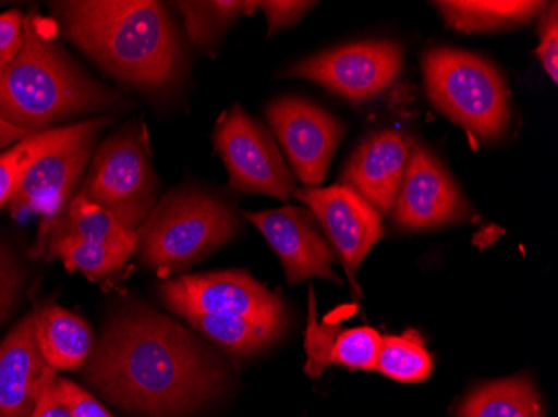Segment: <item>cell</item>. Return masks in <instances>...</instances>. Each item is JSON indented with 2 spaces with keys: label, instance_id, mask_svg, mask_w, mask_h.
<instances>
[{
  "label": "cell",
  "instance_id": "6da1fadb",
  "mask_svg": "<svg viewBox=\"0 0 558 417\" xmlns=\"http://www.w3.org/2000/svg\"><path fill=\"white\" fill-rule=\"evenodd\" d=\"M84 378L128 413L178 417L218 396L228 372L186 328L144 307H130L106 326Z\"/></svg>",
  "mask_w": 558,
  "mask_h": 417
},
{
  "label": "cell",
  "instance_id": "7a4b0ae2",
  "mask_svg": "<svg viewBox=\"0 0 558 417\" xmlns=\"http://www.w3.org/2000/svg\"><path fill=\"white\" fill-rule=\"evenodd\" d=\"M65 37L122 83L162 90L178 81L181 49L165 5L150 0L59 2Z\"/></svg>",
  "mask_w": 558,
  "mask_h": 417
},
{
  "label": "cell",
  "instance_id": "3957f363",
  "mask_svg": "<svg viewBox=\"0 0 558 417\" xmlns=\"http://www.w3.org/2000/svg\"><path fill=\"white\" fill-rule=\"evenodd\" d=\"M116 100L112 90L71 61L43 19L25 15L21 52L0 69V118L43 133L74 115L109 108Z\"/></svg>",
  "mask_w": 558,
  "mask_h": 417
},
{
  "label": "cell",
  "instance_id": "277c9868",
  "mask_svg": "<svg viewBox=\"0 0 558 417\" xmlns=\"http://www.w3.org/2000/svg\"><path fill=\"white\" fill-rule=\"evenodd\" d=\"M426 93L472 139H497L510 121L509 90L492 62L463 50L438 47L423 58Z\"/></svg>",
  "mask_w": 558,
  "mask_h": 417
},
{
  "label": "cell",
  "instance_id": "5b68a950",
  "mask_svg": "<svg viewBox=\"0 0 558 417\" xmlns=\"http://www.w3.org/2000/svg\"><path fill=\"white\" fill-rule=\"evenodd\" d=\"M238 219L230 206L208 194H168L137 229L141 259L149 268L186 269L230 243Z\"/></svg>",
  "mask_w": 558,
  "mask_h": 417
},
{
  "label": "cell",
  "instance_id": "8992f818",
  "mask_svg": "<svg viewBox=\"0 0 558 417\" xmlns=\"http://www.w3.org/2000/svg\"><path fill=\"white\" fill-rule=\"evenodd\" d=\"M80 194L130 231L146 222L155 209L158 177L143 125H125L97 147Z\"/></svg>",
  "mask_w": 558,
  "mask_h": 417
},
{
  "label": "cell",
  "instance_id": "52a82bcc",
  "mask_svg": "<svg viewBox=\"0 0 558 417\" xmlns=\"http://www.w3.org/2000/svg\"><path fill=\"white\" fill-rule=\"evenodd\" d=\"M108 119L80 122L75 133L64 143L44 152L27 168L9 203L14 218L40 216L39 236L65 211L72 194L89 164L94 146Z\"/></svg>",
  "mask_w": 558,
  "mask_h": 417
},
{
  "label": "cell",
  "instance_id": "ba28073f",
  "mask_svg": "<svg viewBox=\"0 0 558 417\" xmlns=\"http://www.w3.org/2000/svg\"><path fill=\"white\" fill-rule=\"evenodd\" d=\"M175 315L225 316L284 328L283 301L244 271L181 275L161 285Z\"/></svg>",
  "mask_w": 558,
  "mask_h": 417
},
{
  "label": "cell",
  "instance_id": "9c48e42d",
  "mask_svg": "<svg viewBox=\"0 0 558 417\" xmlns=\"http://www.w3.org/2000/svg\"><path fill=\"white\" fill-rule=\"evenodd\" d=\"M216 149L230 172L231 186L241 193L265 194L287 200L293 196V174L268 131L240 106L226 111L216 125Z\"/></svg>",
  "mask_w": 558,
  "mask_h": 417
},
{
  "label": "cell",
  "instance_id": "30bf717a",
  "mask_svg": "<svg viewBox=\"0 0 558 417\" xmlns=\"http://www.w3.org/2000/svg\"><path fill=\"white\" fill-rule=\"evenodd\" d=\"M403 50L395 42H360L304 59L287 72L322 84L353 103L384 93L400 72Z\"/></svg>",
  "mask_w": 558,
  "mask_h": 417
},
{
  "label": "cell",
  "instance_id": "8fae6325",
  "mask_svg": "<svg viewBox=\"0 0 558 417\" xmlns=\"http://www.w3.org/2000/svg\"><path fill=\"white\" fill-rule=\"evenodd\" d=\"M272 133L291 168L306 187L322 184L343 137V125L322 108L300 97H279L266 109Z\"/></svg>",
  "mask_w": 558,
  "mask_h": 417
},
{
  "label": "cell",
  "instance_id": "7c38bea8",
  "mask_svg": "<svg viewBox=\"0 0 558 417\" xmlns=\"http://www.w3.org/2000/svg\"><path fill=\"white\" fill-rule=\"evenodd\" d=\"M325 229L329 243L337 250L354 282L363 260L384 237L381 214L350 186L303 187L293 194Z\"/></svg>",
  "mask_w": 558,
  "mask_h": 417
},
{
  "label": "cell",
  "instance_id": "4fadbf2b",
  "mask_svg": "<svg viewBox=\"0 0 558 417\" xmlns=\"http://www.w3.org/2000/svg\"><path fill=\"white\" fill-rule=\"evenodd\" d=\"M391 211L400 228L423 231L465 221L470 206L434 154L413 146Z\"/></svg>",
  "mask_w": 558,
  "mask_h": 417
},
{
  "label": "cell",
  "instance_id": "5bb4252c",
  "mask_svg": "<svg viewBox=\"0 0 558 417\" xmlns=\"http://www.w3.org/2000/svg\"><path fill=\"white\" fill-rule=\"evenodd\" d=\"M244 218L262 231L283 262L290 284L322 278L341 284L331 271L333 250L319 234L315 216L306 207L287 206L276 211L244 212Z\"/></svg>",
  "mask_w": 558,
  "mask_h": 417
},
{
  "label": "cell",
  "instance_id": "9a60e30c",
  "mask_svg": "<svg viewBox=\"0 0 558 417\" xmlns=\"http://www.w3.org/2000/svg\"><path fill=\"white\" fill-rule=\"evenodd\" d=\"M412 140L397 131L369 136L351 156L343 184L365 197L379 214H388L397 199Z\"/></svg>",
  "mask_w": 558,
  "mask_h": 417
},
{
  "label": "cell",
  "instance_id": "2e32d148",
  "mask_svg": "<svg viewBox=\"0 0 558 417\" xmlns=\"http://www.w3.org/2000/svg\"><path fill=\"white\" fill-rule=\"evenodd\" d=\"M46 369L36 316H27L0 343V417H31Z\"/></svg>",
  "mask_w": 558,
  "mask_h": 417
},
{
  "label": "cell",
  "instance_id": "e0dca14e",
  "mask_svg": "<svg viewBox=\"0 0 558 417\" xmlns=\"http://www.w3.org/2000/svg\"><path fill=\"white\" fill-rule=\"evenodd\" d=\"M381 335L373 328H353L335 334L333 329L319 328L313 319L306 332V372L316 378L329 364L373 371Z\"/></svg>",
  "mask_w": 558,
  "mask_h": 417
},
{
  "label": "cell",
  "instance_id": "ac0fdd59",
  "mask_svg": "<svg viewBox=\"0 0 558 417\" xmlns=\"http://www.w3.org/2000/svg\"><path fill=\"white\" fill-rule=\"evenodd\" d=\"M36 334L40 353L54 371H77L89 359L93 334L89 326L59 306H47L36 312Z\"/></svg>",
  "mask_w": 558,
  "mask_h": 417
},
{
  "label": "cell",
  "instance_id": "d6986e66",
  "mask_svg": "<svg viewBox=\"0 0 558 417\" xmlns=\"http://www.w3.org/2000/svg\"><path fill=\"white\" fill-rule=\"evenodd\" d=\"M435 5L450 27L469 34L510 29V27L526 24L547 8L545 2H526V0H507V2L444 0V2H435Z\"/></svg>",
  "mask_w": 558,
  "mask_h": 417
},
{
  "label": "cell",
  "instance_id": "ffe728a7",
  "mask_svg": "<svg viewBox=\"0 0 558 417\" xmlns=\"http://www.w3.org/2000/svg\"><path fill=\"white\" fill-rule=\"evenodd\" d=\"M457 417H544L537 389L525 376L487 382L454 409Z\"/></svg>",
  "mask_w": 558,
  "mask_h": 417
},
{
  "label": "cell",
  "instance_id": "44dd1931",
  "mask_svg": "<svg viewBox=\"0 0 558 417\" xmlns=\"http://www.w3.org/2000/svg\"><path fill=\"white\" fill-rule=\"evenodd\" d=\"M50 257L61 260L69 272H81L89 279H102L124 268L136 247L86 243L77 237L49 236L44 241Z\"/></svg>",
  "mask_w": 558,
  "mask_h": 417
},
{
  "label": "cell",
  "instance_id": "7402d4cb",
  "mask_svg": "<svg viewBox=\"0 0 558 417\" xmlns=\"http://www.w3.org/2000/svg\"><path fill=\"white\" fill-rule=\"evenodd\" d=\"M184 319L196 331L228 353L236 356H250L275 343L283 328L262 324L243 318H225V316L184 315Z\"/></svg>",
  "mask_w": 558,
  "mask_h": 417
},
{
  "label": "cell",
  "instance_id": "603a6c76",
  "mask_svg": "<svg viewBox=\"0 0 558 417\" xmlns=\"http://www.w3.org/2000/svg\"><path fill=\"white\" fill-rule=\"evenodd\" d=\"M376 371L398 382H422L434 372V359L418 331L381 338Z\"/></svg>",
  "mask_w": 558,
  "mask_h": 417
},
{
  "label": "cell",
  "instance_id": "cb8c5ba5",
  "mask_svg": "<svg viewBox=\"0 0 558 417\" xmlns=\"http://www.w3.org/2000/svg\"><path fill=\"white\" fill-rule=\"evenodd\" d=\"M75 128L77 124L47 128L0 152V209L11 203L27 168L44 152L68 140L75 133Z\"/></svg>",
  "mask_w": 558,
  "mask_h": 417
},
{
  "label": "cell",
  "instance_id": "d4e9b609",
  "mask_svg": "<svg viewBox=\"0 0 558 417\" xmlns=\"http://www.w3.org/2000/svg\"><path fill=\"white\" fill-rule=\"evenodd\" d=\"M175 8L186 22L187 36L199 49H209L221 37L234 19L250 14L255 2H175Z\"/></svg>",
  "mask_w": 558,
  "mask_h": 417
},
{
  "label": "cell",
  "instance_id": "484cf974",
  "mask_svg": "<svg viewBox=\"0 0 558 417\" xmlns=\"http://www.w3.org/2000/svg\"><path fill=\"white\" fill-rule=\"evenodd\" d=\"M31 417H72L71 407L62 393L54 369L47 366Z\"/></svg>",
  "mask_w": 558,
  "mask_h": 417
},
{
  "label": "cell",
  "instance_id": "4316f807",
  "mask_svg": "<svg viewBox=\"0 0 558 417\" xmlns=\"http://www.w3.org/2000/svg\"><path fill=\"white\" fill-rule=\"evenodd\" d=\"M545 72L554 84L558 83V19L557 4L551 2L541 22V47L537 49Z\"/></svg>",
  "mask_w": 558,
  "mask_h": 417
},
{
  "label": "cell",
  "instance_id": "83f0119b",
  "mask_svg": "<svg viewBox=\"0 0 558 417\" xmlns=\"http://www.w3.org/2000/svg\"><path fill=\"white\" fill-rule=\"evenodd\" d=\"M24 44V15L19 11L0 14V69L11 64Z\"/></svg>",
  "mask_w": 558,
  "mask_h": 417
},
{
  "label": "cell",
  "instance_id": "f1b7e54d",
  "mask_svg": "<svg viewBox=\"0 0 558 417\" xmlns=\"http://www.w3.org/2000/svg\"><path fill=\"white\" fill-rule=\"evenodd\" d=\"M313 2H255V9H262L265 12L266 21H268L269 34L278 33V30L287 29L291 25L296 24L310 9Z\"/></svg>",
  "mask_w": 558,
  "mask_h": 417
},
{
  "label": "cell",
  "instance_id": "f546056e",
  "mask_svg": "<svg viewBox=\"0 0 558 417\" xmlns=\"http://www.w3.org/2000/svg\"><path fill=\"white\" fill-rule=\"evenodd\" d=\"M22 272L17 262L0 247V324L8 318L19 290H21Z\"/></svg>",
  "mask_w": 558,
  "mask_h": 417
},
{
  "label": "cell",
  "instance_id": "4dcf8cb0",
  "mask_svg": "<svg viewBox=\"0 0 558 417\" xmlns=\"http://www.w3.org/2000/svg\"><path fill=\"white\" fill-rule=\"evenodd\" d=\"M59 382H61L65 401L71 407L72 417H112L108 409L100 406L81 385L62 378H59Z\"/></svg>",
  "mask_w": 558,
  "mask_h": 417
},
{
  "label": "cell",
  "instance_id": "1f68e13d",
  "mask_svg": "<svg viewBox=\"0 0 558 417\" xmlns=\"http://www.w3.org/2000/svg\"><path fill=\"white\" fill-rule=\"evenodd\" d=\"M33 134L36 133H31L27 128L17 127V125L11 124V122L0 118V150H4L5 147L17 144L19 140L33 136Z\"/></svg>",
  "mask_w": 558,
  "mask_h": 417
}]
</instances>
